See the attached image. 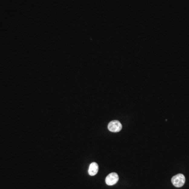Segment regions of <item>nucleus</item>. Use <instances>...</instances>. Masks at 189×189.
<instances>
[{"label":"nucleus","mask_w":189,"mask_h":189,"mask_svg":"<svg viewBox=\"0 0 189 189\" xmlns=\"http://www.w3.org/2000/svg\"><path fill=\"white\" fill-rule=\"evenodd\" d=\"M171 182L175 187H182L185 182V177L184 175L181 173L178 174L172 178Z\"/></svg>","instance_id":"obj_1"},{"label":"nucleus","mask_w":189,"mask_h":189,"mask_svg":"<svg viewBox=\"0 0 189 189\" xmlns=\"http://www.w3.org/2000/svg\"><path fill=\"white\" fill-rule=\"evenodd\" d=\"M122 123L118 120H112L110 122L108 125V129L110 132H118L122 129Z\"/></svg>","instance_id":"obj_2"},{"label":"nucleus","mask_w":189,"mask_h":189,"mask_svg":"<svg viewBox=\"0 0 189 189\" xmlns=\"http://www.w3.org/2000/svg\"><path fill=\"white\" fill-rule=\"evenodd\" d=\"M119 180V176L117 173L112 172L107 176L106 178L105 182L108 185H115L117 183Z\"/></svg>","instance_id":"obj_3"},{"label":"nucleus","mask_w":189,"mask_h":189,"mask_svg":"<svg viewBox=\"0 0 189 189\" xmlns=\"http://www.w3.org/2000/svg\"><path fill=\"white\" fill-rule=\"evenodd\" d=\"M98 169H99V167L97 163L96 162H93L90 165L89 169H88V173L91 176H94L96 174H97V173L98 172Z\"/></svg>","instance_id":"obj_4"}]
</instances>
